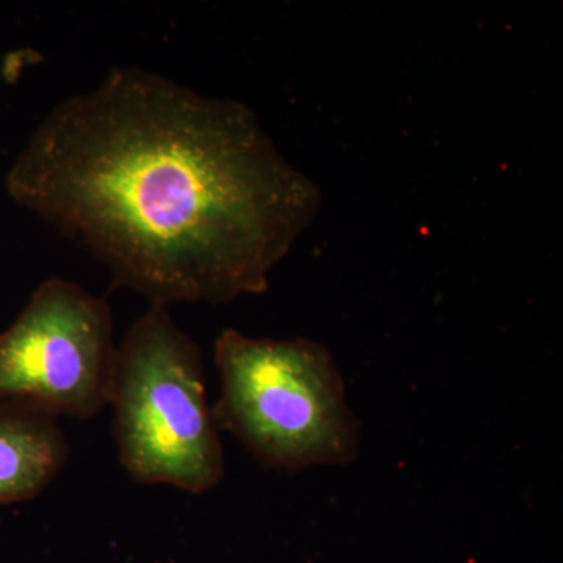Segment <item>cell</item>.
<instances>
[{
  "label": "cell",
  "mask_w": 563,
  "mask_h": 563,
  "mask_svg": "<svg viewBox=\"0 0 563 563\" xmlns=\"http://www.w3.org/2000/svg\"><path fill=\"white\" fill-rule=\"evenodd\" d=\"M3 185L165 307L265 292L321 209L250 107L133 66L52 107Z\"/></svg>",
  "instance_id": "cell-1"
},
{
  "label": "cell",
  "mask_w": 563,
  "mask_h": 563,
  "mask_svg": "<svg viewBox=\"0 0 563 563\" xmlns=\"http://www.w3.org/2000/svg\"><path fill=\"white\" fill-rule=\"evenodd\" d=\"M213 361L221 380L213 407L218 428L263 466L298 473L357 461L361 422L324 344L225 329L214 342Z\"/></svg>",
  "instance_id": "cell-2"
},
{
  "label": "cell",
  "mask_w": 563,
  "mask_h": 563,
  "mask_svg": "<svg viewBox=\"0 0 563 563\" xmlns=\"http://www.w3.org/2000/svg\"><path fill=\"white\" fill-rule=\"evenodd\" d=\"M110 406L120 462L135 483L202 495L224 479L201 351L169 307L151 303L117 344Z\"/></svg>",
  "instance_id": "cell-3"
},
{
  "label": "cell",
  "mask_w": 563,
  "mask_h": 563,
  "mask_svg": "<svg viewBox=\"0 0 563 563\" xmlns=\"http://www.w3.org/2000/svg\"><path fill=\"white\" fill-rule=\"evenodd\" d=\"M114 357L106 299L51 277L0 332V401L88 420L110 406Z\"/></svg>",
  "instance_id": "cell-4"
},
{
  "label": "cell",
  "mask_w": 563,
  "mask_h": 563,
  "mask_svg": "<svg viewBox=\"0 0 563 563\" xmlns=\"http://www.w3.org/2000/svg\"><path fill=\"white\" fill-rule=\"evenodd\" d=\"M68 459L57 418L25 404L0 401V504L36 498Z\"/></svg>",
  "instance_id": "cell-5"
}]
</instances>
